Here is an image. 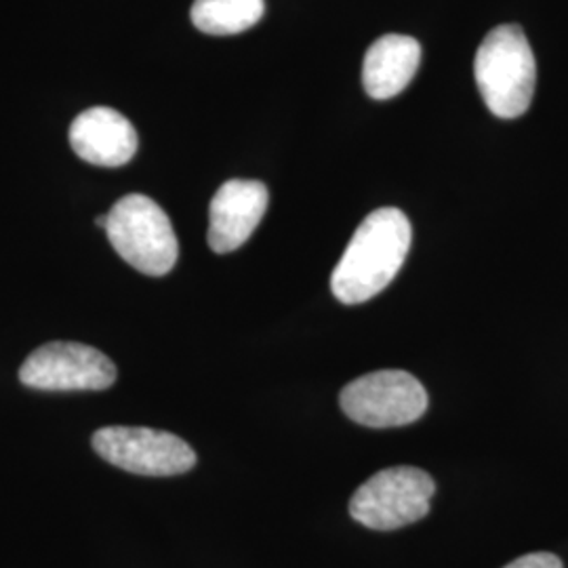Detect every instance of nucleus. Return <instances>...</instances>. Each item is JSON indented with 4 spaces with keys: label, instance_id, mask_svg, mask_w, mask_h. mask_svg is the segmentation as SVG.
Listing matches in <instances>:
<instances>
[{
    "label": "nucleus",
    "instance_id": "12",
    "mask_svg": "<svg viewBox=\"0 0 568 568\" xmlns=\"http://www.w3.org/2000/svg\"><path fill=\"white\" fill-rule=\"evenodd\" d=\"M504 568H565L562 560L554 554L548 551H537V554H527L516 558L514 562H509L508 567Z\"/></svg>",
    "mask_w": 568,
    "mask_h": 568
},
{
    "label": "nucleus",
    "instance_id": "11",
    "mask_svg": "<svg viewBox=\"0 0 568 568\" xmlns=\"http://www.w3.org/2000/svg\"><path fill=\"white\" fill-rule=\"evenodd\" d=\"M264 0H194L192 23L213 37L241 34L264 18Z\"/></svg>",
    "mask_w": 568,
    "mask_h": 568
},
{
    "label": "nucleus",
    "instance_id": "9",
    "mask_svg": "<svg viewBox=\"0 0 568 568\" xmlns=\"http://www.w3.org/2000/svg\"><path fill=\"white\" fill-rule=\"evenodd\" d=\"M70 145L84 163L122 166L138 152V131L121 112L112 108H91L70 126Z\"/></svg>",
    "mask_w": 568,
    "mask_h": 568
},
{
    "label": "nucleus",
    "instance_id": "7",
    "mask_svg": "<svg viewBox=\"0 0 568 568\" xmlns=\"http://www.w3.org/2000/svg\"><path fill=\"white\" fill-rule=\"evenodd\" d=\"M116 377V366L103 352L77 342L41 345L20 368L21 384L42 392H100Z\"/></svg>",
    "mask_w": 568,
    "mask_h": 568
},
{
    "label": "nucleus",
    "instance_id": "6",
    "mask_svg": "<svg viewBox=\"0 0 568 568\" xmlns=\"http://www.w3.org/2000/svg\"><path fill=\"white\" fill-rule=\"evenodd\" d=\"M93 448L112 466L138 476H178L196 466V453L180 436L152 427H102Z\"/></svg>",
    "mask_w": 568,
    "mask_h": 568
},
{
    "label": "nucleus",
    "instance_id": "3",
    "mask_svg": "<svg viewBox=\"0 0 568 568\" xmlns=\"http://www.w3.org/2000/svg\"><path fill=\"white\" fill-rule=\"evenodd\" d=\"M105 234L129 265L148 276L169 274L180 255V244L169 215L143 194L122 196L108 213Z\"/></svg>",
    "mask_w": 568,
    "mask_h": 568
},
{
    "label": "nucleus",
    "instance_id": "8",
    "mask_svg": "<svg viewBox=\"0 0 568 568\" xmlns=\"http://www.w3.org/2000/svg\"><path fill=\"white\" fill-rule=\"evenodd\" d=\"M270 194L255 180H230L211 201L209 209V246L225 255L241 248L264 220Z\"/></svg>",
    "mask_w": 568,
    "mask_h": 568
},
{
    "label": "nucleus",
    "instance_id": "13",
    "mask_svg": "<svg viewBox=\"0 0 568 568\" xmlns=\"http://www.w3.org/2000/svg\"><path fill=\"white\" fill-rule=\"evenodd\" d=\"M95 224L100 225L102 230H105V227H108V215H100V217L95 220Z\"/></svg>",
    "mask_w": 568,
    "mask_h": 568
},
{
    "label": "nucleus",
    "instance_id": "10",
    "mask_svg": "<svg viewBox=\"0 0 568 568\" xmlns=\"http://www.w3.org/2000/svg\"><path fill=\"white\" fill-rule=\"evenodd\" d=\"M422 63V44L405 34H386L368 47L363 65V84L373 100L400 95L415 79Z\"/></svg>",
    "mask_w": 568,
    "mask_h": 568
},
{
    "label": "nucleus",
    "instance_id": "1",
    "mask_svg": "<svg viewBox=\"0 0 568 568\" xmlns=\"http://www.w3.org/2000/svg\"><path fill=\"white\" fill-rule=\"evenodd\" d=\"M413 230L400 209L366 215L331 276L333 295L345 305L365 304L396 278L410 248Z\"/></svg>",
    "mask_w": 568,
    "mask_h": 568
},
{
    "label": "nucleus",
    "instance_id": "2",
    "mask_svg": "<svg viewBox=\"0 0 568 568\" xmlns=\"http://www.w3.org/2000/svg\"><path fill=\"white\" fill-rule=\"evenodd\" d=\"M474 77L483 100L497 119H518L535 95L537 63L520 26L490 30L474 60Z\"/></svg>",
    "mask_w": 568,
    "mask_h": 568
},
{
    "label": "nucleus",
    "instance_id": "5",
    "mask_svg": "<svg viewBox=\"0 0 568 568\" xmlns=\"http://www.w3.org/2000/svg\"><path fill=\"white\" fill-rule=\"evenodd\" d=\"M427 392L406 371H375L342 389L345 415L366 427H400L417 422L427 410Z\"/></svg>",
    "mask_w": 568,
    "mask_h": 568
},
{
    "label": "nucleus",
    "instance_id": "4",
    "mask_svg": "<svg viewBox=\"0 0 568 568\" xmlns=\"http://www.w3.org/2000/svg\"><path fill=\"white\" fill-rule=\"evenodd\" d=\"M434 493L436 485L424 469L387 467L356 488L349 516L373 530H396L426 518Z\"/></svg>",
    "mask_w": 568,
    "mask_h": 568
}]
</instances>
